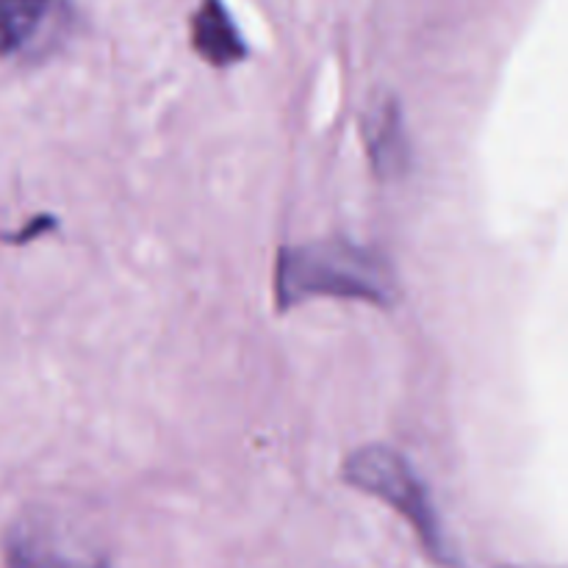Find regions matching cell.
<instances>
[{
  "mask_svg": "<svg viewBox=\"0 0 568 568\" xmlns=\"http://www.w3.org/2000/svg\"><path fill=\"white\" fill-rule=\"evenodd\" d=\"M316 297L392 308L397 303V277L377 250L344 239L281 247L275 261L277 311H292Z\"/></svg>",
  "mask_w": 568,
  "mask_h": 568,
  "instance_id": "cell-1",
  "label": "cell"
},
{
  "mask_svg": "<svg viewBox=\"0 0 568 568\" xmlns=\"http://www.w3.org/2000/svg\"><path fill=\"white\" fill-rule=\"evenodd\" d=\"M344 480L358 491L392 505L399 516L410 525V530L419 538L422 549L430 555L436 566L458 568L449 538L444 532L442 519L436 514L430 494L425 483L416 477L408 460L388 447H361L344 460Z\"/></svg>",
  "mask_w": 568,
  "mask_h": 568,
  "instance_id": "cell-2",
  "label": "cell"
},
{
  "mask_svg": "<svg viewBox=\"0 0 568 568\" xmlns=\"http://www.w3.org/2000/svg\"><path fill=\"white\" fill-rule=\"evenodd\" d=\"M6 568H109L105 558L70 547L39 525H20L3 541Z\"/></svg>",
  "mask_w": 568,
  "mask_h": 568,
  "instance_id": "cell-3",
  "label": "cell"
},
{
  "mask_svg": "<svg viewBox=\"0 0 568 568\" xmlns=\"http://www.w3.org/2000/svg\"><path fill=\"white\" fill-rule=\"evenodd\" d=\"M192 48L211 67L239 64L247 55V44L225 0H200L192 14Z\"/></svg>",
  "mask_w": 568,
  "mask_h": 568,
  "instance_id": "cell-4",
  "label": "cell"
},
{
  "mask_svg": "<svg viewBox=\"0 0 568 568\" xmlns=\"http://www.w3.org/2000/svg\"><path fill=\"white\" fill-rule=\"evenodd\" d=\"M364 139L377 175H403L410 161V153L403 114H399V105L394 100H386V103L375 105L369 111V116L364 122Z\"/></svg>",
  "mask_w": 568,
  "mask_h": 568,
  "instance_id": "cell-5",
  "label": "cell"
},
{
  "mask_svg": "<svg viewBox=\"0 0 568 568\" xmlns=\"http://www.w3.org/2000/svg\"><path fill=\"white\" fill-rule=\"evenodd\" d=\"M50 0H0V55H11L37 33Z\"/></svg>",
  "mask_w": 568,
  "mask_h": 568,
  "instance_id": "cell-6",
  "label": "cell"
}]
</instances>
